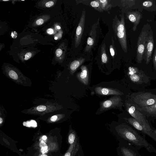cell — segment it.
<instances>
[{
  "mask_svg": "<svg viewBox=\"0 0 156 156\" xmlns=\"http://www.w3.org/2000/svg\"><path fill=\"white\" fill-rule=\"evenodd\" d=\"M117 131L119 136L135 147H144L148 150L151 149V146L145 139L130 126L126 125H121L117 128Z\"/></svg>",
  "mask_w": 156,
  "mask_h": 156,
  "instance_id": "cell-1",
  "label": "cell"
},
{
  "mask_svg": "<svg viewBox=\"0 0 156 156\" xmlns=\"http://www.w3.org/2000/svg\"><path fill=\"white\" fill-rule=\"evenodd\" d=\"M3 72L7 77L17 84L26 87H30L32 85L30 80L15 67L5 66Z\"/></svg>",
  "mask_w": 156,
  "mask_h": 156,
  "instance_id": "cell-2",
  "label": "cell"
},
{
  "mask_svg": "<svg viewBox=\"0 0 156 156\" xmlns=\"http://www.w3.org/2000/svg\"><path fill=\"white\" fill-rule=\"evenodd\" d=\"M62 107L60 104L48 102L46 103L32 107L21 111L29 115L42 116L47 113L60 110Z\"/></svg>",
  "mask_w": 156,
  "mask_h": 156,
  "instance_id": "cell-3",
  "label": "cell"
},
{
  "mask_svg": "<svg viewBox=\"0 0 156 156\" xmlns=\"http://www.w3.org/2000/svg\"><path fill=\"white\" fill-rule=\"evenodd\" d=\"M131 99L132 102L138 108L150 106L156 103V95L149 92L133 94Z\"/></svg>",
  "mask_w": 156,
  "mask_h": 156,
  "instance_id": "cell-4",
  "label": "cell"
},
{
  "mask_svg": "<svg viewBox=\"0 0 156 156\" xmlns=\"http://www.w3.org/2000/svg\"><path fill=\"white\" fill-rule=\"evenodd\" d=\"M126 106L127 112L133 118L148 129L154 132L151 129L145 115L137 109L135 104L132 102H128L126 103Z\"/></svg>",
  "mask_w": 156,
  "mask_h": 156,
  "instance_id": "cell-5",
  "label": "cell"
},
{
  "mask_svg": "<svg viewBox=\"0 0 156 156\" xmlns=\"http://www.w3.org/2000/svg\"><path fill=\"white\" fill-rule=\"evenodd\" d=\"M150 28H147L146 25L144 27L138 38L136 58L139 63H141L143 59Z\"/></svg>",
  "mask_w": 156,
  "mask_h": 156,
  "instance_id": "cell-6",
  "label": "cell"
},
{
  "mask_svg": "<svg viewBox=\"0 0 156 156\" xmlns=\"http://www.w3.org/2000/svg\"><path fill=\"white\" fill-rule=\"evenodd\" d=\"M125 119L129 124L138 130L147 134L156 141V134L153 131H151L141 125L134 118H125Z\"/></svg>",
  "mask_w": 156,
  "mask_h": 156,
  "instance_id": "cell-7",
  "label": "cell"
},
{
  "mask_svg": "<svg viewBox=\"0 0 156 156\" xmlns=\"http://www.w3.org/2000/svg\"><path fill=\"white\" fill-rule=\"evenodd\" d=\"M154 41L153 32L151 27L147 38L144 53L146 57V64H148L150 62L154 48Z\"/></svg>",
  "mask_w": 156,
  "mask_h": 156,
  "instance_id": "cell-8",
  "label": "cell"
},
{
  "mask_svg": "<svg viewBox=\"0 0 156 156\" xmlns=\"http://www.w3.org/2000/svg\"><path fill=\"white\" fill-rule=\"evenodd\" d=\"M122 104V100L119 96H115L102 103L100 110L102 111L112 108L120 106Z\"/></svg>",
  "mask_w": 156,
  "mask_h": 156,
  "instance_id": "cell-9",
  "label": "cell"
},
{
  "mask_svg": "<svg viewBox=\"0 0 156 156\" xmlns=\"http://www.w3.org/2000/svg\"><path fill=\"white\" fill-rule=\"evenodd\" d=\"M85 12L83 11L79 22L76 28L75 38V45L77 48L80 44L84 30L85 23Z\"/></svg>",
  "mask_w": 156,
  "mask_h": 156,
  "instance_id": "cell-10",
  "label": "cell"
},
{
  "mask_svg": "<svg viewBox=\"0 0 156 156\" xmlns=\"http://www.w3.org/2000/svg\"><path fill=\"white\" fill-rule=\"evenodd\" d=\"M99 22V18L97 22L92 26L90 31L89 36L87 41V45L85 48V52H90L94 46L97 35V30Z\"/></svg>",
  "mask_w": 156,
  "mask_h": 156,
  "instance_id": "cell-11",
  "label": "cell"
},
{
  "mask_svg": "<svg viewBox=\"0 0 156 156\" xmlns=\"http://www.w3.org/2000/svg\"><path fill=\"white\" fill-rule=\"evenodd\" d=\"M94 90L97 94L101 95H122L123 94L122 92L118 90L113 88L98 87H96Z\"/></svg>",
  "mask_w": 156,
  "mask_h": 156,
  "instance_id": "cell-12",
  "label": "cell"
},
{
  "mask_svg": "<svg viewBox=\"0 0 156 156\" xmlns=\"http://www.w3.org/2000/svg\"><path fill=\"white\" fill-rule=\"evenodd\" d=\"M127 17L129 20L133 23V30L135 31L138 25L139 24L141 18V14L136 11L133 12L129 13Z\"/></svg>",
  "mask_w": 156,
  "mask_h": 156,
  "instance_id": "cell-13",
  "label": "cell"
},
{
  "mask_svg": "<svg viewBox=\"0 0 156 156\" xmlns=\"http://www.w3.org/2000/svg\"><path fill=\"white\" fill-rule=\"evenodd\" d=\"M80 68L81 71L77 74V77L83 84L87 85L89 82L88 71L87 68L85 66H82Z\"/></svg>",
  "mask_w": 156,
  "mask_h": 156,
  "instance_id": "cell-14",
  "label": "cell"
},
{
  "mask_svg": "<svg viewBox=\"0 0 156 156\" xmlns=\"http://www.w3.org/2000/svg\"><path fill=\"white\" fill-rule=\"evenodd\" d=\"M116 35L122 48L125 52L127 51L126 30L122 32L116 33Z\"/></svg>",
  "mask_w": 156,
  "mask_h": 156,
  "instance_id": "cell-15",
  "label": "cell"
},
{
  "mask_svg": "<svg viewBox=\"0 0 156 156\" xmlns=\"http://www.w3.org/2000/svg\"><path fill=\"white\" fill-rule=\"evenodd\" d=\"M85 60L84 58H80L72 62L69 66L71 73L73 74L78 68L84 62Z\"/></svg>",
  "mask_w": 156,
  "mask_h": 156,
  "instance_id": "cell-16",
  "label": "cell"
},
{
  "mask_svg": "<svg viewBox=\"0 0 156 156\" xmlns=\"http://www.w3.org/2000/svg\"><path fill=\"white\" fill-rule=\"evenodd\" d=\"M136 107L138 110L145 113L154 116L156 114V103L147 107L142 108H138L136 106Z\"/></svg>",
  "mask_w": 156,
  "mask_h": 156,
  "instance_id": "cell-17",
  "label": "cell"
},
{
  "mask_svg": "<svg viewBox=\"0 0 156 156\" xmlns=\"http://www.w3.org/2000/svg\"><path fill=\"white\" fill-rule=\"evenodd\" d=\"M115 33L122 32L126 30L124 18L123 16L121 17L120 20H118L115 25L113 27Z\"/></svg>",
  "mask_w": 156,
  "mask_h": 156,
  "instance_id": "cell-18",
  "label": "cell"
},
{
  "mask_svg": "<svg viewBox=\"0 0 156 156\" xmlns=\"http://www.w3.org/2000/svg\"><path fill=\"white\" fill-rule=\"evenodd\" d=\"M129 74L131 80L133 82H137L140 80V77L136 72L135 69L133 68L129 69Z\"/></svg>",
  "mask_w": 156,
  "mask_h": 156,
  "instance_id": "cell-19",
  "label": "cell"
},
{
  "mask_svg": "<svg viewBox=\"0 0 156 156\" xmlns=\"http://www.w3.org/2000/svg\"><path fill=\"white\" fill-rule=\"evenodd\" d=\"M121 152L123 156H139L136 151L124 147L121 148Z\"/></svg>",
  "mask_w": 156,
  "mask_h": 156,
  "instance_id": "cell-20",
  "label": "cell"
},
{
  "mask_svg": "<svg viewBox=\"0 0 156 156\" xmlns=\"http://www.w3.org/2000/svg\"><path fill=\"white\" fill-rule=\"evenodd\" d=\"M101 49V61L103 63H105L108 61V57L106 52V45L105 43L102 45Z\"/></svg>",
  "mask_w": 156,
  "mask_h": 156,
  "instance_id": "cell-21",
  "label": "cell"
},
{
  "mask_svg": "<svg viewBox=\"0 0 156 156\" xmlns=\"http://www.w3.org/2000/svg\"><path fill=\"white\" fill-rule=\"evenodd\" d=\"M65 116V115L63 114H57L50 117L48 120L51 122H55L63 118Z\"/></svg>",
  "mask_w": 156,
  "mask_h": 156,
  "instance_id": "cell-22",
  "label": "cell"
},
{
  "mask_svg": "<svg viewBox=\"0 0 156 156\" xmlns=\"http://www.w3.org/2000/svg\"><path fill=\"white\" fill-rule=\"evenodd\" d=\"M100 6L103 10H106L110 6L108 1L107 0H98Z\"/></svg>",
  "mask_w": 156,
  "mask_h": 156,
  "instance_id": "cell-23",
  "label": "cell"
},
{
  "mask_svg": "<svg viewBox=\"0 0 156 156\" xmlns=\"http://www.w3.org/2000/svg\"><path fill=\"white\" fill-rule=\"evenodd\" d=\"M91 6L94 8L96 10L100 12H103V10L101 8L98 0L91 1L90 2Z\"/></svg>",
  "mask_w": 156,
  "mask_h": 156,
  "instance_id": "cell-24",
  "label": "cell"
},
{
  "mask_svg": "<svg viewBox=\"0 0 156 156\" xmlns=\"http://www.w3.org/2000/svg\"><path fill=\"white\" fill-rule=\"evenodd\" d=\"M40 146L43 154H44L48 151V147L46 143L43 141H41L40 142Z\"/></svg>",
  "mask_w": 156,
  "mask_h": 156,
  "instance_id": "cell-25",
  "label": "cell"
},
{
  "mask_svg": "<svg viewBox=\"0 0 156 156\" xmlns=\"http://www.w3.org/2000/svg\"><path fill=\"white\" fill-rule=\"evenodd\" d=\"M76 139V136L74 132H72L69 134L68 140L69 144H73Z\"/></svg>",
  "mask_w": 156,
  "mask_h": 156,
  "instance_id": "cell-26",
  "label": "cell"
},
{
  "mask_svg": "<svg viewBox=\"0 0 156 156\" xmlns=\"http://www.w3.org/2000/svg\"><path fill=\"white\" fill-rule=\"evenodd\" d=\"M153 61L154 69L156 70V47L154 51L153 58Z\"/></svg>",
  "mask_w": 156,
  "mask_h": 156,
  "instance_id": "cell-27",
  "label": "cell"
},
{
  "mask_svg": "<svg viewBox=\"0 0 156 156\" xmlns=\"http://www.w3.org/2000/svg\"><path fill=\"white\" fill-rule=\"evenodd\" d=\"M2 111V109L0 108V124L1 125L3 123L4 117H5V115L4 114L3 112Z\"/></svg>",
  "mask_w": 156,
  "mask_h": 156,
  "instance_id": "cell-28",
  "label": "cell"
},
{
  "mask_svg": "<svg viewBox=\"0 0 156 156\" xmlns=\"http://www.w3.org/2000/svg\"><path fill=\"white\" fill-rule=\"evenodd\" d=\"M143 5L144 6L148 7L151 6L152 5V2L150 1H147L143 2Z\"/></svg>",
  "mask_w": 156,
  "mask_h": 156,
  "instance_id": "cell-29",
  "label": "cell"
},
{
  "mask_svg": "<svg viewBox=\"0 0 156 156\" xmlns=\"http://www.w3.org/2000/svg\"><path fill=\"white\" fill-rule=\"evenodd\" d=\"M110 51L111 55L113 58H114L115 55V52L114 47L112 45H111L110 46Z\"/></svg>",
  "mask_w": 156,
  "mask_h": 156,
  "instance_id": "cell-30",
  "label": "cell"
},
{
  "mask_svg": "<svg viewBox=\"0 0 156 156\" xmlns=\"http://www.w3.org/2000/svg\"><path fill=\"white\" fill-rule=\"evenodd\" d=\"M62 51L60 48L57 49L55 51V54L57 57H59L61 56L62 54Z\"/></svg>",
  "mask_w": 156,
  "mask_h": 156,
  "instance_id": "cell-31",
  "label": "cell"
},
{
  "mask_svg": "<svg viewBox=\"0 0 156 156\" xmlns=\"http://www.w3.org/2000/svg\"><path fill=\"white\" fill-rule=\"evenodd\" d=\"M32 54L30 52H27L25 55L24 60H27L30 59L32 56Z\"/></svg>",
  "mask_w": 156,
  "mask_h": 156,
  "instance_id": "cell-32",
  "label": "cell"
},
{
  "mask_svg": "<svg viewBox=\"0 0 156 156\" xmlns=\"http://www.w3.org/2000/svg\"><path fill=\"white\" fill-rule=\"evenodd\" d=\"M54 3L53 1H49L45 4V6L47 7H50L52 6L54 4Z\"/></svg>",
  "mask_w": 156,
  "mask_h": 156,
  "instance_id": "cell-33",
  "label": "cell"
},
{
  "mask_svg": "<svg viewBox=\"0 0 156 156\" xmlns=\"http://www.w3.org/2000/svg\"><path fill=\"white\" fill-rule=\"evenodd\" d=\"M36 23L37 25H40L43 23L44 20L42 19H39L36 21Z\"/></svg>",
  "mask_w": 156,
  "mask_h": 156,
  "instance_id": "cell-34",
  "label": "cell"
},
{
  "mask_svg": "<svg viewBox=\"0 0 156 156\" xmlns=\"http://www.w3.org/2000/svg\"><path fill=\"white\" fill-rule=\"evenodd\" d=\"M11 35L12 38H15L17 37V34L16 32L13 31L12 32Z\"/></svg>",
  "mask_w": 156,
  "mask_h": 156,
  "instance_id": "cell-35",
  "label": "cell"
},
{
  "mask_svg": "<svg viewBox=\"0 0 156 156\" xmlns=\"http://www.w3.org/2000/svg\"><path fill=\"white\" fill-rule=\"evenodd\" d=\"M47 33L49 34H52L54 32L53 30L51 28H49L47 30Z\"/></svg>",
  "mask_w": 156,
  "mask_h": 156,
  "instance_id": "cell-36",
  "label": "cell"
},
{
  "mask_svg": "<svg viewBox=\"0 0 156 156\" xmlns=\"http://www.w3.org/2000/svg\"><path fill=\"white\" fill-rule=\"evenodd\" d=\"M71 151L69 152H68L66 153L64 156H70Z\"/></svg>",
  "mask_w": 156,
  "mask_h": 156,
  "instance_id": "cell-37",
  "label": "cell"
},
{
  "mask_svg": "<svg viewBox=\"0 0 156 156\" xmlns=\"http://www.w3.org/2000/svg\"><path fill=\"white\" fill-rule=\"evenodd\" d=\"M42 139L44 140H46L47 138V137L46 136H42Z\"/></svg>",
  "mask_w": 156,
  "mask_h": 156,
  "instance_id": "cell-38",
  "label": "cell"
},
{
  "mask_svg": "<svg viewBox=\"0 0 156 156\" xmlns=\"http://www.w3.org/2000/svg\"><path fill=\"white\" fill-rule=\"evenodd\" d=\"M41 156H48L46 154H43L41 155Z\"/></svg>",
  "mask_w": 156,
  "mask_h": 156,
  "instance_id": "cell-39",
  "label": "cell"
},
{
  "mask_svg": "<svg viewBox=\"0 0 156 156\" xmlns=\"http://www.w3.org/2000/svg\"><path fill=\"white\" fill-rule=\"evenodd\" d=\"M57 29H60V28H61V27L60 26H57Z\"/></svg>",
  "mask_w": 156,
  "mask_h": 156,
  "instance_id": "cell-40",
  "label": "cell"
},
{
  "mask_svg": "<svg viewBox=\"0 0 156 156\" xmlns=\"http://www.w3.org/2000/svg\"><path fill=\"white\" fill-rule=\"evenodd\" d=\"M57 38H58L57 37H55L54 38L55 39V40H57Z\"/></svg>",
  "mask_w": 156,
  "mask_h": 156,
  "instance_id": "cell-41",
  "label": "cell"
},
{
  "mask_svg": "<svg viewBox=\"0 0 156 156\" xmlns=\"http://www.w3.org/2000/svg\"><path fill=\"white\" fill-rule=\"evenodd\" d=\"M154 116H156V114Z\"/></svg>",
  "mask_w": 156,
  "mask_h": 156,
  "instance_id": "cell-42",
  "label": "cell"
}]
</instances>
